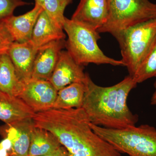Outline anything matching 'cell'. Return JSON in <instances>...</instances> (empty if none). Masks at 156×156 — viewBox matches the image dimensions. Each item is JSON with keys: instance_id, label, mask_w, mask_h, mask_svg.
Segmentation results:
<instances>
[{"instance_id": "obj_21", "label": "cell", "mask_w": 156, "mask_h": 156, "mask_svg": "<svg viewBox=\"0 0 156 156\" xmlns=\"http://www.w3.org/2000/svg\"><path fill=\"white\" fill-rule=\"evenodd\" d=\"M30 4L23 0H0V23L14 15L17 8Z\"/></svg>"}, {"instance_id": "obj_5", "label": "cell", "mask_w": 156, "mask_h": 156, "mask_svg": "<svg viewBox=\"0 0 156 156\" xmlns=\"http://www.w3.org/2000/svg\"><path fill=\"white\" fill-rule=\"evenodd\" d=\"M119 44L121 60L133 77L156 40V19L126 29L115 37Z\"/></svg>"}, {"instance_id": "obj_20", "label": "cell", "mask_w": 156, "mask_h": 156, "mask_svg": "<svg viewBox=\"0 0 156 156\" xmlns=\"http://www.w3.org/2000/svg\"><path fill=\"white\" fill-rule=\"evenodd\" d=\"M73 0H45L42 6L52 19L63 29L66 17L65 10Z\"/></svg>"}, {"instance_id": "obj_15", "label": "cell", "mask_w": 156, "mask_h": 156, "mask_svg": "<svg viewBox=\"0 0 156 156\" xmlns=\"http://www.w3.org/2000/svg\"><path fill=\"white\" fill-rule=\"evenodd\" d=\"M35 115L20 98L0 91V120L5 124L33 119Z\"/></svg>"}, {"instance_id": "obj_2", "label": "cell", "mask_w": 156, "mask_h": 156, "mask_svg": "<svg viewBox=\"0 0 156 156\" xmlns=\"http://www.w3.org/2000/svg\"><path fill=\"white\" fill-rule=\"evenodd\" d=\"M82 108L95 126L122 129L135 126L138 116L132 113L127 98L136 83L128 75L115 85L103 87L95 84L87 74Z\"/></svg>"}, {"instance_id": "obj_14", "label": "cell", "mask_w": 156, "mask_h": 156, "mask_svg": "<svg viewBox=\"0 0 156 156\" xmlns=\"http://www.w3.org/2000/svg\"><path fill=\"white\" fill-rule=\"evenodd\" d=\"M63 30L44 10L38 17L29 41L40 48L54 41L65 40Z\"/></svg>"}, {"instance_id": "obj_1", "label": "cell", "mask_w": 156, "mask_h": 156, "mask_svg": "<svg viewBox=\"0 0 156 156\" xmlns=\"http://www.w3.org/2000/svg\"><path fill=\"white\" fill-rule=\"evenodd\" d=\"M35 126L54 135L69 156H121V153L102 139L90 127L83 109H51L37 113Z\"/></svg>"}, {"instance_id": "obj_18", "label": "cell", "mask_w": 156, "mask_h": 156, "mask_svg": "<svg viewBox=\"0 0 156 156\" xmlns=\"http://www.w3.org/2000/svg\"><path fill=\"white\" fill-rule=\"evenodd\" d=\"M86 86L83 83H73L58 91L53 109L81 108L83 102Z\"/></svg>"}, {"instance_id": "obj_13", "label": "cell", "mask_w": 156, "mask_h": 156, "mask_svg": "<svg viewBox=\"0 0 156 156\" xmlns=\"http://www.w3.org/2000/svg\"><path fill=\"white\" fill-rule=\"evenodd\" d=\"M43 10L41 6L35 3L33 9L25 14L12 15L3 21L14 42L23 43L30 41L37 20Z\"/></svg>"}, {"instance_id": "obj_19", "label": "cell", "mask_w": 156, "mask_h": 156, "mask_svg": "<svg viewBox=\"0 0 156 156\" xmlns=\"http://www.w3.org/2000/svg\"><path fill=\"white\" fill-rule=\"evenodd\" d=\"M153 77H156V40L133 78L137 84Z\"/></svg>"}, {"instance_id": "obj_26", "label": "cell", "mask_w": 156, "mask_h": 156, "mask_svg": "<svg viewBox=\"0 0 156 156\" xmlns=\"http://www.w3.org/2000/svg\"></svg>"}, {"instance_id": "obj_7", "label": "cell", "mask_w": 156, "mask_h": 156, "mask_svg": "<svg viewBox=\"0 0 156 156\" xmlns=\"http://www.w3.org/2000/svg\"><path fill=\"white\" fill-rule=\"evenodd\" d=\"M57 93L50 81L31 80L24 84L18 98L37 113L53 108Z\"/></svg>"}, {"instance_id": "obj_17", "label": "cell", "mask_w": 156, "mask_h": 156, "mask_svg": "<svg viewBox=\"0 0 156 156\" xmlns=\"http://www.w3.org/2000/svg\"><path fill=\"white\" fill-rule=\"evenodd\" d=\"M62 146L50 131L34 126L32 132L28 156H40L52 153Z\"/></svg>"}, {"instance_id": "obj_9", "label": "cell", "mask_w": 156, "mask_h": 156, "mask_svg": "<svg viewBox=\"0 0 156 156\" xmlns=\"http://www.w3.org/2000/svg\"><path fill=\"white\" fill-rule=\"evenodd\" d=\"M35 125L33 119H27L0 126V134L12 142L10 156H28L32 132Z\"/></svg>"}, {"instance_id": "obj_4", "label": "cell", "mask_w": 156, "mask_h": 156, "mask_svg": "<svg viewBox=\"0 0 156 156\" xmlns=\"http://www.w3.org/2000/svg\"><path fill=\"white\" fill-rule=\"evenodd\" d=\"M93 131L120 153L129 156H156V129L148 125L112 129L90 123Z\"/></svg>"}, {"instance_id": "obj_25", "label": "cell", "mask_w": 156, "mask_h": 156, "mask_svg": "<svg viewBox=\"0 0 156 156\" xmlns=\"http://www.w3.org/2000/svg\"><path fill=\"white\" fill-rule=\"evenodd\" d=\"M35 3L38 4L40 5L43 6V4L45 0H34Z\"/></svg>"}, {"instance_id": "obj_23", "label": "cell", "mask_w": 156, "mask_h": 156, "mask_svg": "<svg viewBox=\"0 0 156 156\" xmlns=\"http://www.w3.org/2000/svg\"><path fill=\"white\" fill-rule=\"evenodd\" d=\"M40 156H69V155L66 149L62 146L58 150L52 153Z\"/></svg>"}, {"instance_id": "obj_24", "label": "cell", "mask_w": 156, "mask_h": 156, "mask_svg": "<svg viewBox=\"0 0 156 156\" xmlns=\"http://www.w3.org/2000/svg\"><path fill=\"white\" fill-rule=\"evenodd\" d=\"M154 92L151 100V104L152 105H156V81L154 85Z\"/></svg>"}, {"instance_id": "obj_8", "label": "cell", "mask_w": 156, "mask_h": 156, "mask_svg": "<svg viewBox=\"0 0 156 156\" xmlns=\"http://www.w3.org/2000/svg\"><path fill=\"white\" fill-rule=\"evenodd\" d=\"M87 76L83 66L76 63L67 50H62L49 81L58 91L73 83H85Z\"/></svg>"}, {"instance_id": "obj_16", "label": "cell", "mask_w": 156, "mask_h": 156, "mask_svg": "<svg viewBox=\"0 0 156 156\" xmlns=\"http://www.w3.org/2000/svg\"><path fill=\"white\" fill-rule=\"evenodd\" d=\"M24 83L19 80L8 54L0 56V91L18 97Z\"/></svg>"}, {"instance_id": "obj_3", "label": "cell", "mask_w": 156, "mask_h": 156, "mask_svg": "<svg viewBox=\"0 0 156 156\" xmlns=\"http://www.w3.org/2000/svg\"><path fill=\"white\" fill-rule=\"evenodd\" d=\"M63 30L68 36L65 48L78 64L84 66L94 63L125 66L122 60L109 57L101 50L98 44L101 37L97 30L66 17Z\"/></svg>"}, {"instance_id": "obj_10", "label": "cell", "mask_w": 156, "mask_h": 156, "mask_svg": "<svg viewBox=\"0 0 156 156\" xmlns=\"http://www.w3.org/2000/svg\"><path fill=\"white\" fill-rule=\"evenodd\" d=\"M65 40L50 42L39 48L34 62L31 79L49 81L59 55L65 48Z\"/></svg>"}, {"instance_id": "obj_22", "label": "cell", "mask_w": 156, "mask_h": 156, "mask_svg": "<svg viewBox=\"0 0 156 156\" xmlns=\"http://www.w3.org/2000/svg\"><path fill=\"white\" fill-rule=\"evenodd\" d=\"M14 41L3 23H0V56L7 54Z\"/></svg>"}, {"instance_id": "obj_12", "label": "cell", "mask_w": 156, "mask_h": 156, "mask_svg": "<svg viewBox=\"0 0 156 156\" xmlns=\"http://www.w3.org/2000/svg\"><path fill=\"white\" fill-rule=\"evenodd\" d=\"M108 0H80L72 20L98 30L106 22Z\"/></svg>"}, {"instance_id": "obj_11", "label": "cell", "mask_w": 156, "mask_h": 156, "mask_svg": "<svg viewBox=\"0 0 156 156\" xmlns=\"http://www.w3.org/2000/svg\"><path fill=\"white\" fill-rule=\"evenodd\" d=\"M39 48L30 41L14 42L9 48L7 54L14 65L17 76L24 84L31 79L34 62Z\"/></svg>"}, {"instance_id": "obj_6", "label": "cell", "mask_w": 156, "mask_h": 156, "mask_svg": "<svg viewBox=\"0 0 156 156\" xmlns=\"http://www.w3.org/2000/svg\"><path fill=\"white\" fill-rule=\"evenodd\" d=\"M106 22L97 31L115 37L131 26L156 19V3L150 0H108Z\"/></svg>"}]
</instances>
